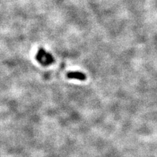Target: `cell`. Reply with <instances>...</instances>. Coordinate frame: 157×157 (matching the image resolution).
<instances>
[{
    "mask_svg": "<svg viewBox=\"0 0 157 157\" xmlns=\"http://www.w3.org/2000/svg\"><path fill=\"white\" fill-rule=\"evenodd\" d=\"M36 58L38 62L45 66H49L55 62V58L52 55L43 49H40L37 51Z\"/></svg>",
    "mask_w": 157,
    "mask_h": 157,
    "instance_id": "1",
    "label": "cell"
},
{
    "mask_svg": "<svg viewBox=\"0 0 157 157\" xmlns=\"http://www.w3.org/2000/svg\"><path fill=\"white\" fill-rule=\"evenodd\" d=\"M68 78L70 79H77L79 81H85L86 79V76L82 72L79 71H71L67 74Z\"/></svg>",
    "mask_w": 157,
    "mask_h": 157,
    "instance_id": "2",
    "label": "cell"
}]
</instances>
